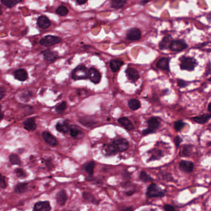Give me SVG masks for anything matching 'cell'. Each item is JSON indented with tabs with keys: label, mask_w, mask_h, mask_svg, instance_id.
I'll use <instances>...</instances> for the list:
<instances>
[{
	"label": "cell",
	"mask_w": 211,
	"mask_h": 211,
	"mask_svg": "<svg viewBox=\"0 0 211 211\" xmlns=\"http://www.w3.org/2000/svg\"><path fill=\"white\" fill-rule=\"evenodd\" d=\"M42 137L46 143H48L51 146H55L58 144L56 139L49 132H43L42 133Z\"/></svg>",
	"instance_id": "9c48e42d"
},
{
	"label": "cell",
	"mask_w": 211,
	"mask_h": 211,
	"mask_svg": "<svg viewBox=\"0 0 211 211\" xmlns=\"http://www.w3.org/2000/svg\"><path fill=\"white\" fill-rule=\"evenodd\" d=\"M113 143L114 146L116 148V150L120 152L126 151L129 146L128 141L123 138L115 140L113 141Z\"/></svg>",
	"instance_id": "8992f818"
},
{
	"label": "cell",
	"mask_w": 211,
	"mask_h": 211,
	"mask_svg": "<svg viewBox=\"0 0 211 211\" xmlns=\"http://www.w3.org/2000/svg\"><path fill=\"white\" fill-rule=\"evenodd\" d=\"M154 132L152 130H151L150 129H145L144 130H143V134L144 135H147L148 134H150V133H154Z\"/></svg>",
	"instance_id": "bcb514c9"
},
{
	"label": "cell",
	"mask_w": 211,
	"mask_h": 211,
	"mask_svg": "<svg viewBox=\"0 0 211 211\" xmlns=\"http://www.w3.org/2000/svg\"><path fill=\"white\" fill-rule=\"evenodd\" d=\"M210 107H211V103H209V105H208V111H209V112H211V109H210Z\"/></svg>",
	"instance_id": "9f6ffc18"
},
{
	"label": "cell",
	"mask_w": 211,
	"mask_h": 211,
	"mask_svg": "<svg viewBox=\"0 0 211 211\" xmlns=\"http://www.w3.org/2000/svg\"><path fill=\"white\" fill-rule=\"evenodd\" d=\"M51 206L48 201L38 202L34 205L33 211H50Z\"/></svg>",
	"instance_id": "8fae6325"
},
{
	"label": "cell",
	"mask_w": 211,
	"mask_h": 211,
	"mask_svg": "<svg viewBox=\"0 0 211 211\" xmlns=\"http://www.w3.org/2000/svg\"><path fill=\"white\" fill-rule=\"evenodd\" d=\"M0 187L2 188H5L6 187V184L4 180V179L1 174H0Z\"/></svg>",
	"instance_id": "7bdbcfd3"
},
{
	"label": "cell",
	"mask_w": 211,
	"mask_h": 211,
	"mask_svg": "<svg viewBox=\"0 0 211 211\" xmlns=\"http://www.w3.org/2000/svg\"><path fill=\"white\" fill-rule=\"evenodd\" d=\"M2 13V7L0 6V15H1Z\"/></svg>",
	"instance_id": "680465c9"
},
{
	"label": "cell",
	"mask_w": 211,
	"mask_h": 211,
	"mask_svg": "<svg viewBox=\"0 0 211 211\" xmlns=\"http://www.w3.org/2000/svg\"><path fill=\"white\" fill-rule=\"evenodd\" d=\"M182 141V140L180 138V137L177 136V137H175V143L177 148H178V146H180V145Z\"/></svg>",
	"instance_id": "f6af8a7d"
},
{
	"label": "cell",
	"mask_w": 211,
	"mask_h": 211,
	"mask_svg": "<svg viewBox=\"0 0 211 211\" xmlns=\"http://www.w3.org/2000/svg\"><path fill=\"white\" fill-rule=\"evenodd\" d=\"M1 3L7 6V7H12L15 6L17 4L14 1V0H1Z\"/></svg>",
	"instance_id": "ab89813d"
},
{
	"label": "cell",
	"mask_w": 211,
	"mask_h": 211,
	"mask_svg": "<svg viewBox=\"0 0 211 211\" xmlns=\"http://www.w3.org/2000/svg\"><path fill=\"white\" fill-rule=\"evenodd\" d=\"M87 0H76V2L79 4H83L84 3H86L87 2Z\"/></svg>",
	"instance_id": "681fc988"
},
{
	"label": "cell",
	"mask_w": 211,
	"mask_h": 211,
	"mask_svg": "<svg viewBox=\"0 0 211 211\" xmlns=\"http://www.w3.org/2000/svg\"><path fill=\"white\" fill-rule=\"evenodd\" d=\"M177 83L180 87H185L187 86V82H185V80H183L181 79L177 80Z\"/></svg>",
	"instance_id": "b9f144b4"
},
{
	"label": "cell",
	"mask_w": 211,
	"mask_h": 211,
	"mask_svg": "<svg viewBox=\"0 0 211 211\" xmlns=\"http://www.w3.org/2000/svg\"><path fill=\"white\" fill-rule=\"evenodd\" d=\"M14 75V77L17 80L21 81V82L25 81L28 78V74H27V71L22 69H17L16 70H15Z\"/></svg>",
	"instance_id": "5bb4252c"
},
{
	"label": "cell",
	"mask_w": 211,
	"mask_h": 211,
	"mask_svg": "<svg viewBox=\"0 0 211 211\" xmlns=\"http://www.w3.org/2000/svg\"><path fill=\"white\" fill-rule=\"evenodd\" d=\"M123 64V61H120V60H117V59H113L110 61V63L111 70L113 72H116L120 70L121 66H122Z\"/></svg>",
	"instance_id": "44dd1931"
},
{
	"label": "cell",
	"mask_w": 211,
	"mask_h": 211,
	"mask_svg": "<svg viewBox=\"0 0 211 211\" xmlns=\"http://www.w3.org/2000/svg\"><path fill=\"white\" fill-rule=\"evenodd\" d=\"M180 68L182 70L192 71L197 65L196 61L194 58L190 57L183 56L180 58Z\"/></svg>",
	"instance_id": "6da1fadb"
},
{
	"label": "cell",
	"mask_w": 211,
	"mask_h": 211,
	"mask_svg": "<svg viewBox=\"0 0 211 211\" xmlns=\"http://www.w3.org/2000/svg\"><path fill=\"white\" fill-rule=\"evenodd\" d=\"M9 161L13 165H20L21 164V161L19 157L17 154H11L9 156Z\"/></svg>",
	"instance_id": "4dcf8cb0"
},
{
	"label": "cell",
	"mask_w": 211,
	"mask_h": 211,
	"mask_svg": "<svg viewBox=\"0 0 211 211\" xmlns=\"http://www.w3.org/2000/svg\"><path fill=\"white\" fill-rule=\"evenodd\" d=\"M5 90L3 88H0V101L2 99L3 96H4V92Z\"/></svg>",
	"instance_id": "c3c4849f"
},
{
	"label": "cell",
	"mask_w": 211,
	"mask_h": 211,
	"mask_svg": "<svg viewBox=\"0 0 211 211\" xmlns=\"http://www.w3.org/2000/svg\"><path fill=\"white\" fill-rule=\"evenodd\" d=\"M208 69L206 71L208 72L206 74H207V75H209V74H210V71H211V69H210V64H209V65H208Z\"/></svg>",
	"instance_id": "db71d44e"
},
{
	"label": "cell",
	"mask_w": 211,
	"mask_h": 211,
	"mask_svg": "<svg viewBox=\"0 0 211 211\" xmlns=\"http://www.w3.org/2000/svg\"><path fill=\"white\" fill-rule=\"evenodd\" d=\"M82 196L84 198V199L89 202H90V203H94L95 205H97L98 203H97V200H96V199L95 198V197L90 193H88V192H84L83 194H82Z\"/></svg>",
	"instance_id": "f1b7e54d"
},
{
	"label": "cell",
	"mask_w": 211,
	"mask_h": 211,
	"mask_svg": "<svg viewBox=\"0 0 211 211\" xmlns=\"http://www.w3.org/2000/svg\"><path fill=\"white\" fill-rule=\"evenodd\" d=\"M179 167L182 171L186 173H191L193 171L194 164L192 162L190 161H182L180 162Z\"/></svg>",
	"instance_id": "30bf717a"
},
{
	"label": "cell",
	"mask_w": 211,
	"mask_h": 211,
	"mask_svg": "<svg viewBox=\"0 0 211 211\" xmlns=\"http://www.w3.org/2000/svg\"><path fill=\"white\" fill-rule=\"evenodd\" d=\"M69 11L68 9V8L65 6H59L56 10V13L61 16H65L68 14Z\"/></svg>",
	"instance_id": "d6a6232c"
},
{
	"label": "cell",
	"mask_w": 211,
	"mask_h": 211,
	"mask_svg": "<svg viewBox=\"0 0 211 211\" xmlns=\"http://www.w3.org/2000/svg\"><path fill=\"white\" fill-rule=\"evenodd\" d=\"M24 125L25 129L29 131H33L37 128L36 123L33 118H29L24 122Z\"/></svg>",
	"instance_id": "e0dca14e"
},
{
	"label": "cell",
	"mask_w": 211,
	"mask_h": 211,
	"mask_svg": "<svg viewBox=\"0 0 211 211\" xmlns=\"http://www.w3.org/2000/svg\"><path fill=\"white\" fill-rule=\"evenodd\" d=\"M22 1H23V0H14V1L16 4L19 3V2H21Z\"/></svg>",
	"instance_id": "11a10c76"
},
{
	"label": "cell",
	"mask_w": 211,
	"mask_h": 211,
	"mask_svg": "<svg viewBox=\"0 0 211 211\" xmlns=\"http://www.w3.org/2000/svg\"><path fill=\"white\" fill-rule=\"evenodd\" d=\"M164 211H176L173 206L170 205H166L164 206Z\"/></svg>",
	"instance_id": "ee69618b"
},
{
	"label": "cell",
	"mask_w": 211,
	"mask_h": 211,
	"mask_svg": "<svg viewBox=\"0 0 211 211\" xmlns=\"http://www.w3.org/2000/svg\"><path fill=\"white\" fill-rule=\"evenodd\" d=\"M123 175L125 178H130V176H131V174L127 171H124L123 172Z\"/></svg>",
	"instance_id": "7dc6e473"
},
{
	"label": "cell",
	"mask_w": 211,
	"mask_h": 211,
	"mask_svg": "<svg viewBox=\"0 0 211 211\" xmlns=\"http://www.w3.org/2000/svg\"><path fill=\"white\" fill-rule=\"evenodd\" d=\"M147 124L149 129L155 132L159 127L160 121L157 117H152L149 119V120L147 121Z\"/></svg>",
	"instance_id": "ac0fdd59"
},
{
	"label": "cell",
	"mask_w": 211,
	"mask_h": 211,
	"mask_svg": "<svg viewBox=\"0 0 211 211\" xmlns=\"http://www.w3.org/2000/svg\"><path fill=\"white\" fill-rule=\"evenodd\" d=\"M88 77L94 83H98L101 80L100 73L94 68H90L88 70Z\"/></svg>",
	"instance_id": "ba28073f"
},
{
	"label": "cell",
	"mask_w": 211,
	"mask_h": 211,
	"mask_svg": "<svg viewBox=\"0 0 211 211\" xmlns=\"http://www.w3.org/2000/svg\"><path fill=\"white\" fill-rule=\"evenodd\" d=\"M3 117H4V114L1 111V108L0 106V121L3 119Z\"/></svg>",
	"instance_id": "816d5d0a"
},
{
	"label": "cell",
	"mask_w": 211,
	"mask_h": 211,
	"mask_svg": "<svg viewBox=\"0 0 211 211\" xmlns=\"http://www.w3.org/2000/svg\"><path fill=\"white\" fill-rule=\"evenodd\" d=\"M191 146H186L183 150H182V152L181 153V156H189L191 153Z\"/></svg>",
	"instance_id": "d590c367"
},
{
	"label": "cell",
	"mask_w": 211,
	"mask_h": 211,
	"mask_svg": "<svg viewBox=\"0 0 211 211\" xmlns=\"http://www.w3.org/2000/svg\"><path fill=\"white\" fill-rule=\"evenodd\" d=\"M56 130L61 133H66L69 130V126L68 125L64 122V123H58L56 125Z\"/></svg>",
	"instance_id": "4316f807"
},
{
	"label": "cell",
	"mask_w": 211,
	"mask_h": 211,
	"mask_svg": "<svg viewBox=\"0 0 211 211\" xmlns=\"http://www.w3.org/2000/svg\"><path fill=\"white\" fill-rule=\"evenodd\" d=\"M27 189V184H19L17 185L15 187V192L18 193H24Z\"/></svg>",
	"instance_id": "1f68e13d"
},
{
	"label": "cell",
	"mask_w": 211,
	"mask_h": 211,
	"mask_svg": "<svg viewBox=\"0 0 211 211\" xmlns=\"http://www.w3.org/2000/svg\"><path fill=\"white\" fill-rule=\"evenodd\" d=\"M165 191L155 184H152L147 188L146 195L149 198H159L165 195Z\"/></svg>",
	"instance_id": "7a4b0ae2"
},
{
	"label": "cell",
	"mask_w": 211,
	"mask_h": 211,
	"mask_svg": "<svg viewBox=\"0 0 211 211\" xmlns=\"http://www.w3.org/2000/svg\"><path fill=\"white\" fill-rule=\"evenodd\" d=\"M159 179L164 180H167V181H172L173 180V178L172 176L171 175V174H169V173H160L159 174Z\"/></svg>",
	"instance_id": "8d00e7d4"
},
{
	"label": "cell",
	"mask_w": 211,
	"mask_h": 211,
	"mask_svg": "<svg viewBox=\"0 0 211 211\" xmlns=\"http://www.w3.org/2000/svg\"><path fill=\"white\" fill-rule=\"evenodd\" d=\"M157 67L163 70H169V59L167 57L161 58L157 63Z\"/></svg>",
	"instance_id": "2e32d148"
},
{
	"label": "cell",
	"mask_w": 211,
	"mask_h": 211,
	"mask_svg": "<svg viewBox=\"0 0 211 211\" xmlns=\"http://www.w3.org/2000/svg\"><path fill=\"white\" fill-rule=\"evenodd\" d=\"M70 134L73 137H76L81 133V130L76 126L73 125L70 127Z\"/></svg>",
	"instance_id": "e575fe53"
},
{
	"label": "cell",
	"mask_w": 211,
	"mask_h": 211,
	"mask_svg": "<svg viewBox=\"0 0 211 211\" xmlns=\"http://www.w3.org/2000/svg\"><path fill=\"white\" fill-rule=\"evenodd\" d=\"M15 172L17 176L19 178H24L27 175L25 172L22 169H17L15 171Z\"/></svg>",
	"instance_id": "60d3db41"
},
{
	"label": "cell",
	"mask_w": 211,
	"mask_h": 211,
	"mask_svg": "<svg viewBox=\"0 0 211 211\" xmlns=\"http://www.w3.org/2000/svg\"><path fill=\"white\" fill-rule=\"evenodd\" d=\"M61 41V38L53 35H46L40 41V44L46 47H50L56 44Z\"/></svg>",
	"instance_id": "277c9868"
},
{
	"label": "cell",
	"mask_w": 211,
	"mask_h": 211,
	"mask_svg": "<svg viewBox=\"0 0 211 211\" xmlns=\"http://www.w3.org/2000/svg\"><path fill=\"white\" fill-rule=\"evenodd\" d=\"M66 108V102H62L61 103L59 104L56 107V111L58 113H62L64 112V111Z\"/></svg>",
	"instance_id": "74e56055"
},
{
	"label": "cell",
	"mask_w": 211,
	"mask_h": 211,
	"mask_svg": "<svg viewBox=\"0 0 211 211\" xmlns=\"http://www.w3.org/2000/svg\"><path fill=\"white\" fill-rule=\"evenodd\" d=\"M126 74H127V76L129 78V79L133 82L137 81L139 78V74L138 71L132 67H128L126 70Z\"/></svg>",
	"instance_id": "7c38bea8"
},
{
	"label": "cell",
	"mask_w": 211,
	"mask_h": 211,
	"mask_svg": "<svg viewBox=\"0 0 211 211\" xmlns=\"http://www.w3.org/2000/svg\"><path fill=\"white\" fill-rule=\"evenodd\" d=\"M211 114H204L200 116H197L193 118V120L198 124H204L211 119Z\"/></svg>",
	"instance_id": "603a6c76"
},
{
	"label": "cell",
	"mask_w": 211,
	"mask_h": 211,
	"mask_svg": "<svg viewBox=\"0 0 211 211\" xmlns=\"http://www.w3.org/2000/svg\"><path fill=\"white\" fill-rule=\"evenodd\" d=\"M128 106L133 111H136L140 108L141 103L138 99H131L128 101Z\"/></svg>",
	"instance_id": "d4e9b609"
},
{
	"label": "cell",
	"mask_w": 211,
	"mask_h": 211,
	"mask_svg": "<svg viewBox=\"0 0 211 211\" xmlns=\"http://www.w3.org/2000/svg\"><path fill=\"white\" fill-rule=\"evenodd\" d=\"M133 211V207H131V206H130V207H128V208H125V209H123L122 211Z\"/></svg>",
	"instance_id": "f907efd6"
},
{
	"label": "cell",
	"mask_w": 211,
	"mask_h": 211,
	"mask_svg": "<svg viewBox=\"0 0 211 211\" xmlns=\"http://www.w3.org/2000/svg\"><path fill=\"white\" fill-rule=\"evenodd\" d=\"M37 24L41 28L45 29L51 25V22L46 16L41 15L37 19Z\"/></svg>",
	"instance_id": "4fadbf2b"
},
{
	"label": "cell",
	"mask_w": 211,
	"mask_h": 211,
	"mask_svg": "<svg viewBox=\"0 0 211 211\" xmlns=\"http://www.w3.org/2000/svg\"><path fill=\"white\" fill-rule=\"evenodd\" d=\"M151 156L150 158V161H153V160H159L160 159L162 156V152L157 149H153L151 151Z\"/></svg>",
	"instance_id": "cb8c5ba5"
},
{
	"label": "cell",
	"mask_w": 211,
	"mask_h": 211,
	"mask_svg": "<svg viewBox=\"0 0 211 211\" xmlns=\"http://www.w3.org/2000/svg\"><path fill=\"white\" fill-rule=\"evenodd\" d=\"M141 37V33L139 28H133L130 29L126 33V38L129 40L136 41L139 40Z\"/></svg>",
	"instance_id": "52a82bcc"
},
{
	"label": "cell",
	"mask_w": 211,
	"mask_h": 211,
	"mask_svg": "<svg viewBox=\"0 0 211 211\" xmlns=\"http://www.w3.org/2000/svg\"><path fill=\"white\" fill-rule=\"evenodd\" d=\"M142 211H156L154 209H145V210H143Z\"/></svg>",
	"instance_id": "6f0895ef"
},
{
	"label": "cell",
	"mask_w": 211,
	"mask_h": 211,
	"mask_svg": "<svg viewBox=\"0 0 211 211\" xmlns=\"http://www.w3.org/2000/svg\"><path fill=\"white\" fill-rule=\"evenodd\" d=\"M104 150H105V154L107 156H113V155L116 154L117 153V150L113 145H108L106 146Z\"/></svg>",
	"instance_id": "484cf974"
},
{
	"label": "cell",
	"mask_w": 211,
	"mask_h": 211,
	"mask_svg": "<svg viewBox=\"0 0 211 211\" xmlns=\"http://www.w3.org/2000/svg\"><path fill=\"white\" fill-rule=\"evenodd\" d=\"M140 179L144 183L153 181V179L146 172L142 171L140 174Z\"/></svg>",
	"instance_id": "f546056e"
},
{
	"label": "cell",
	"mask_w": 211,
	"mask_h": 211,
	"mask_svg": "<svg viewBox=\"0 0 211 211\" xmlns=\"http://www.w3.org/2000/svg\"><path fill=\"white\" fill-rule=\"evenodd\" d=\"M44 59L50 62H54L58 57V54L56 52L52 51L50 50H46L44 51L43 53Z\"/></svg>",
	"instance_id": "9a60e30c"
},
{
	"label": "cell",
	"mask_w": 211,
	"mask_h": 211,
	"mask_svg": "<svg viewBox=\"0 0 211 211\" xmlns=\"http://www.w3.org/2000/svg\"><path fill=\"white\" fill-rule=\"evenodd\" d=\"M67 199L68 198H67L66 193L64 190L60 191L56 195V201L61 206H63L66 203Z\"/></svg>",
	"instance_id": "ffe728a7"
},
{
	"label": "cell",
	"mask_w": 211,
	"mask_h": 211,
	"mask_svg": "<svg viewBox=\"0 0 211 211\" xmlns=\"http://www.w3.org/2000/svg\"><path fill=\"white\" fill-rule=\"evenodd\" d=\"M185 125V124L182 120H178L175 122L174 127L177 132L180 131Z\"/></svg>",
	"instance_id": "f35d334b"
},
{
	"label": "cell",
	"mask_w": 211,
	"mask_h": 211,
	"mask_svg": "<svg viewBox=\"0 0 211 211\" xmlns=\"http://www.w3.org/2000/svg\"><path fill=\"white\" fill-rule=\"evenodd\" d=\"M172 41V37L170 35H167L164 37L162 40L159 43V48L160 49H165L169 46Z\"/></svg>",
	"instance_id": "7402d4cb"
},
{
	"label": "cell",
	"mask_w": 211,
	"mask_h": 211,
	"mask_svg": "<svg viewBox=\"0 0 211 211\" xmlns=\"http://www.w3.org/2000/svg\"><path fill=\"white\" fill-rule=\"evenodd\" d=\"M187 47L188 44L185 41L181 40L172 41L169 45L170 49L174 51H180L186 49Z\"/></svg>",
	"instance_id": "5b68a950"
},
{
	"label": "cell",
	"mask_w": 211,
	"mask_h": 211,
	"mask_svg": "<svg viewBox=\"0 0 211 211\" xmlns=\"http://www.w3.org/2000/svg\"><path fill=\"white\" fill-rule=\"evenodd\" d=\"M127 0H112L111 7L115 9H120L123 6Z\"/></svg>",
	"instance_id": "83f0119b"
},
{
	"label": "cell",
	"mask_w": 211,
	"mask_h": 211,
	"mask_svg": "<svg viewBox=\"0 0 211 211\" xmlns=\"http://www.w3.org/2000/svg\"><path fill=\"white\" fill-rule=\"evenodd\" d=\"M118 122L128 130H132L134 129L133 125L132 124L131 121L126 117L120 118L118 119Z\"/></svg>",
	"instance_id": "d6986e66"
},
{
	"label": "cell",
	"mask_w": 211,
	"mask_h": 211,
	"mask_svg": "<svg viewBox=\"0 0 211 211\" xmlns=\"http://www.w3.org/2000/svg\"><path fill=\"white\" fill-rule=\"evenodd\" d=\"M72 78L74 80H82L88 78V70L84 65H79L72 72Z\"/></svg>",
	"instance_id": "3957f363"
},
{
	"label": "cell",
	"mask_w": 211,
	"mask_h": 211,
	"mask_svg": "<svg viewBox=\"0 0 211 211\" xmlns=\"http://www.w3.org/2000/svg\"><path fill=\"white\" fill-rule=\"evenodd\" d=\"M134 193V191H129V192H127L126 193V195H128V196H131V195H132Z\"/></svg>",
	"instance_id": "f5cc1de1"
},
{
	"label": "cell",
	"mask_w": 211,
	"mask_h": 211,
	"mask_svg": "<svg viewBox=\"0 0 211 211\" xmlns=\"http://www.w3.org/2000/svg\"><path fill=\"white\" fill-rule=\"evenodd\" d=\"M95 167V163L93 161H91L89 162L85 167V170L90 175H92L94 173V169Z\"/></svg>",
	"instance_id": "836d02e7"
}]
</instances>
